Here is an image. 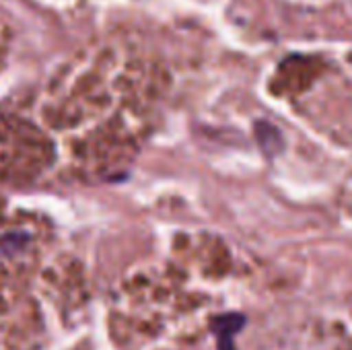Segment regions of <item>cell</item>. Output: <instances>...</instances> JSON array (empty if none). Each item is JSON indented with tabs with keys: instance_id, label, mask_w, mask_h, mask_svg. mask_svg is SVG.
Masks as SVG:
<instances>
[{
	"instance_id": "6da1fadb",
	"label": "cell",
	"mask_w": 352,
	"mask_h": 350,
	"mask_svg": "<svg viewBox=\"0 0 352 350\" xmlns=\"http://www.w3.org/2000/svg\"><path fill=\"white\" fill-rule=\"evenodd\" d=\"M4 52H6V35H4V27L0 23V60L4 58Z\"/></svg>"
}]
</instances>
